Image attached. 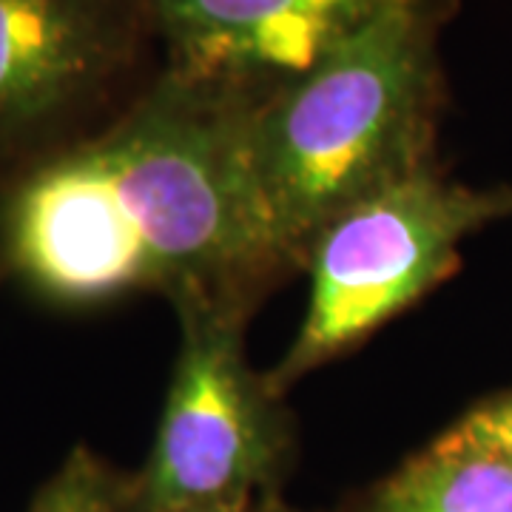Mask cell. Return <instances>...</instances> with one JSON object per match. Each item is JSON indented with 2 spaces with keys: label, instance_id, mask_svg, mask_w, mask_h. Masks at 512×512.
I'll return each instance as SVG.
<instances>
[{
  "label": "cell",
  "instance_id": "6da1fadb",
  "mask_svg": "<svg viewBox=\"0 0 512 512\" xmlns=\"http://www.w3.org/2000/svg\"><path fill=\"white\" fill-rule=\"evenodd\" d=\"M251 103L165 66L109 126L15 174L0 274L63 308L140 291L251 302L279 271L242 157Z\"/></svg>",
  "mask_w": 512,
  "mask_h": 512
},
{
  "label": "cell",
  "instance_id": "7a4b0ae2",
  "mask_svg": "<svg viewBox=\"0 0 512 512\" xmlns=\"http://www.w3.org/2000/svg\"><path fill=\"white\" fill-rule=\"evenodd\" d=\"M444 15L447 0L396 3L248 106L242 157L279 271L302 265L316 234L353 202L430 165Z\"/></svg>",
  "mask_w": 512,
  "mask_h": 512
},
{
  "label": "cell",
  "instance_id": "3957f363",
  "mask_svg": "<svg viewBox=\"0 0 512 512\" xmlns=\"http://www.w3.org/2000/svg\"><path fill=\"white\" fill-rule=\"evenodd\" d=\"M512 220V185L470 188L421 165L353 202L316 234L305 262L311 296L276 393L359 345L453 274L467 239Z\"/></svg>",
  "mask_w": 512,
  "mask_h": 512
},
{
  "label": "cell",
  "instance_id": "277c9868",
  "mask_svg": "<svg viewBox=\"0 0 512 512\" xmlns=\"http://www.w3.org/2000/svg\"><path fill=\"white\" fill-rule=\"evenodd\" d=\"M245 299L180 302V353L148 458L143 512L248 507L282 453L276 390L245 359Z\"/></svg>",
  "mask_w": 512,
  "mask_h": 512
},
{
  "label": "cell",
  "instance_id": "5b68a950",
  "mask_svg": "<svg viewBox=\"0 0 512 512\" xmlns=\"http://www.w3.org/2000/svg\"><path fill=\"white\" fill-rule=\"evenodd\" d=\"M148 37L140 0H0V160L29 165L72 143Z\"/></svg>",
  "mask_w": 512,
  "mask_h": 512
},
{
  "label": "cell",
  "instance_id": "8992f818",
  "mask_svg": "<svg viewBox=\"0 0 512 512\" xmlns=\"http://www.w3.org/2000/svg\"><path fill=\"white\" fill-rule=\"evenodd\" d=\"M168 69L259 100L404 0H140Z\"/></svg>",
  "mask_w": 512,
  "mask_h": 512
},
{
  "label": "cell",
  "instance_id": "52a82bcc",
  "mask_svg": "<svg viewBox=\"0 0 512 512\" xmlns=\"http://www.w3.org/2000/svg\"><path fill=\"white\" fill-rule=\"evenodd\" d=\"M370 512H512V467L444 433L384 481Z\"/></svg>",
  "mask_w": 512,
  "mask_h": 512
},
{
  "label": "cell",
  "instance_id": "ba28073f",
  "mask_svg": "<svg viewBox=\"0 0 512 512\" xmlns=\"http://www.w3.org/2000/svg\"><path fill=\"white\" fill-rule=\"evenodd\" d=\"M117 495L106 467L89 453L74 450L57 476L40 490L32 512H114Z\"/></svg>",
  "mask_w": 512,
  "mask_h": 512
},
{
  "label": "cell",
  "instance_id": "9c48e42d",
  "mask_svg": "<svg viewBox=\"0 0 512 512\" xmlns=\"http://www.w3.org/2000/svg\"><path fill=\"white\" fill-rule=\"evenodd\" d=\"M447 433L458 441L476 444L512 467V390L478 404Z\"/></svg>",
  "mask_w": 512,
  "mask_h": 512
},
{
  "label": "cell",
  "instance_id": "30bf717a",
  "mask_svg": "<svg viewBox=\"0 0 512 512\" xmlns=\"http://www.w3.org/2000/svg\"><path fill=\"white\" fill-rule=\"evenodd\" d=\"M188 512H248V507H211V510H188Z\"/></svg>",
  "mask_w": 512,
  "mask_h": 512
}]
</instances>
